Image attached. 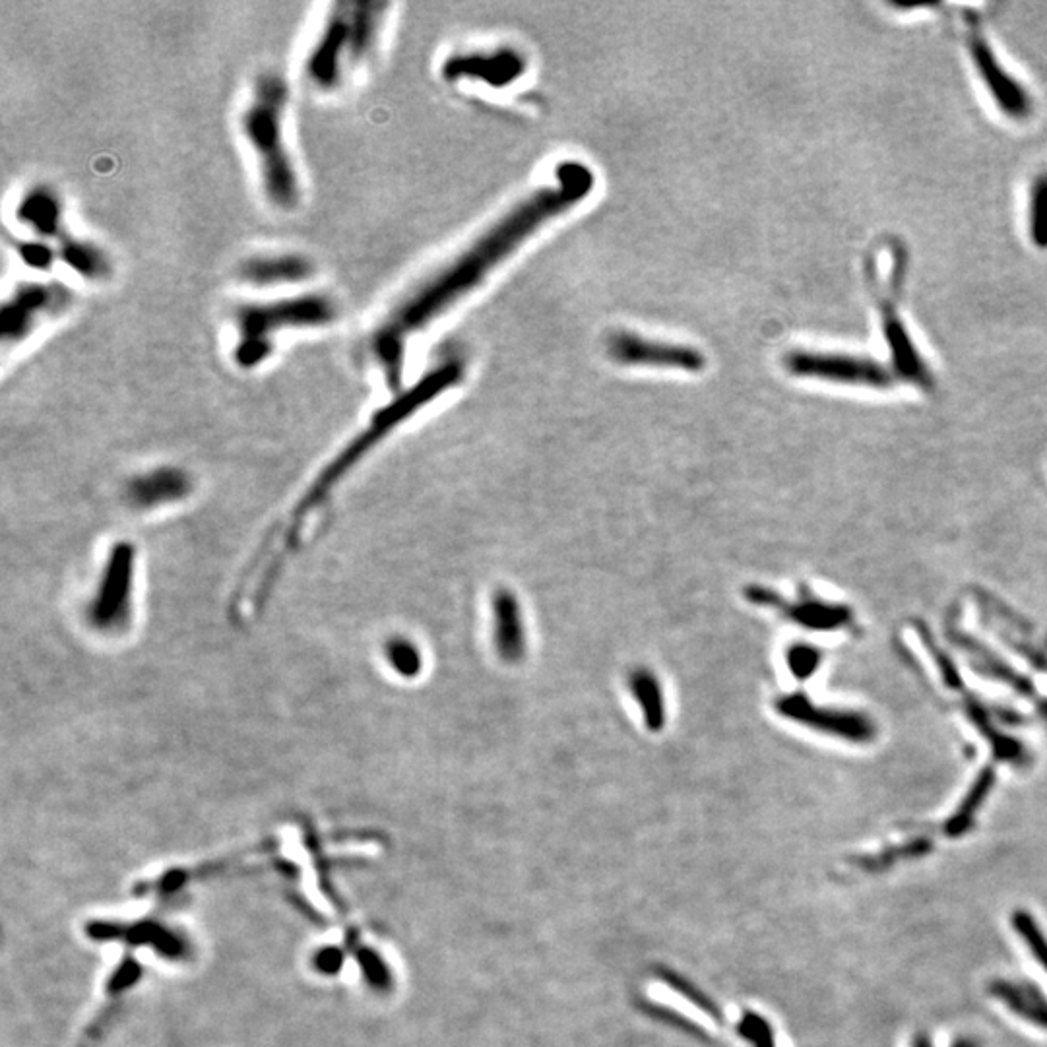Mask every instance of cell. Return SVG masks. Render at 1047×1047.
Listing matches in <instances>:
<instances>
[{"label":"cell","instance_id":"cell-1","mask_svg":"<svg viewBox=\"0 0 1047 1047\" xmlns=\"http://www.w3.org/2000/svg\"><path fill=\"white\" fill-rule=\"evenodd\" d=\"M596 187L594 171L580 161H563L553 181L520 200L507 214L443 266L406 291L375 324L367 351L382 381L398 390L413 338L466 299L485 278L516 253L543 225L578 206Z\"/></svg>","mask_w":1047,"mask_h":1047},{"label":"cell","instance_id":"cell-2","mask_svg":"<svg viewBox=\"0 0 1047 1047\" xmlns=\"http://www.w3.org/2000/svg\"><path fill=\"white\" fill-rule=\"evenodd\" d=\"M291 90L286 76L274 68L256 74L241 115L239 132L245 140L268 206L293 212L303 200L299 167L287 138Z\"/></svg>","mask_w":1047,"mask_h":1047},{"label":"cell","instance_id":"cell-3","mask_svg":"<svg viewBox=\"0 0 1047 1047\" xmlns=\"http://www.w3.org/2000/svg\"><path fill=\"white\" fill-rule=\"evenodd\" d=\"M392 4L338 0L328 4L305 57L303 78L320 94L342 90L379 51Z\"/></svg>","mask_w":1047,"mask_h":1047},{"label":"cell","instance_id":"cell-4","mask_svg":"<svg viewBox=\"0 0 1047 1047\" xmlns=\"http://www.w3.org/2000/svg\"><path fill=\"white\" fill-rule=\"evenodd\" d=\"M342 317L338 299L326 291H299L272 299H256L235 305L231 313L233 342L229 357L241 371H256L266 365L278 340L293 332H313L334 326Z\"/></svg>","mask_w":1047,"mask_h":1047},{"label":"cell","instance_id":"cell-5","mask_svg":"<svg viewBox=\"0 0 1047 1047\" xmlns=\"http://www.w3.org/2000/svg\"><path fill=\"white\" fill-rule=\"evenodd\" d=\"M462 377L464 365L458 359H446L425 371L421 379L406 386V390L402 388L394 400L371 415L367 427L349 441L338 454V460L351 470L353 464H357L367 452H371V448L384 441L396 427L408 421L413 413L419 412L429 402L437 400L448 388L456 386Z\"/></svg>","mask_w":1047,"mask_h":1047},{"label":"cell","instance_id":"cell-6","mask_svg":"<svg viewBox=\"0 0 1047 1047\" xmlns=\"http://www.w3.org/2000/svg\"><path fill=\"white\" fill-rule=\"evenodd\" d=\"M74 303V291L57 280H24L4 295L0 307L2 348H18Z\"/></svg>","mask_w":1047,"mask_h":1047},{"label":"cell","instance_id":"cell-7","mask_svg":"<svg viewBox=\"0 0 1047 1047\" xmlns=\"http://www.w3.org/2000/svg\"><path fill=\"white\" fill-rule=\"evenodd\" d=\"M786 369L794 377L817 379V381L861 384L885 388L892 382V373L873 359H863L844 353H821L795 349L784 357Z\"/></svg>","mask_w":1047,"mask_h":1047},{"label":"cell","instance_id":"cell-8","mask_svg":"<svg viewBox=\"0 0 1047 1047\" xmlns=\"http://www.w3.org/2000/svg\"><path fill=\"white\" fill-rule=\"evenodd\" d=\"M607 351L613 361L627 367H652L700 373L706 367L702 351L685 344L652 340L635 332H615L607 340Z\"/></svg>","mask_w":1047,"mask_h":1047},{"label":"cell","instance_id":"cell-9","mask_svg":"<svg viewBox=\"0 0 1047 1047\" xmlns=\"http://www.w3.org/2000/svg\"><path fill=\"white\" fill-rule=\"evenodd\" d=\"M235 276L253 289L303 286L315 276V262L299 251H266L239 260Z\"/></svg>","mask_w":1047,"mask_h":1047},{"label":"cell","instance_id":"cell-10","mask_svg":"<svg viewBox=\"0 0 1047 1047\" xmlns=\"http://www.w3.org/2000/svg\"><path fill=\"white\" fill-rule=\"evenodd\" d=\"M968 49L974 66L980 72L985 88L997 103V107L1015 121L1028 119L1032 113V99L1028 96L1026 88L1013 78V74L1005 70V66L997 59L995 51L987 43L980 28L970 30Z\"/></svg>","mask_w":1047,"mask_h":1047},{"label":"cell","instance_id":"cell-11","mask_svg":"<svg viewBox=\"0 0 1047 1047\" xmlns=\"http://www.w3.org/2000/svg\"><path fill=\"white\" fill-rule=\"evenodd\" d=\"M14 220L33 239L53 245L68 233L63 196L47 183H33L18 196Z\"/></svg>","mask_w":1047,"mask_h":1047},{"label":"cell","instance_id":"cell-12","mask_svg":"<svg viewBox=\"0 0 1047 1047\" xmlns=\"http://www.w3.org/2000/svg\"><path fill=\"white\" fill-rule=\"evenodd\" d=\"M776 710L788 718L794 720L801 726L823 731L828 735H836L848 741L865 743L873 737V726L867 718L852 714V712H838L815 706L809 698L803 695H788L776 702Z\"/></svg>","mask_w":1047,"mask_h":1047},{"label":"cell","instance_id":"cell-13","mask_svg":"<svg viewBox=\"0 0 1047 1047\" xmlns=\"http://www.w3.org/2000/svg\"><path fill=\"white\" fill-rule=\"evenodd\" d=\"M493 644L505 664H518L526 656V629L522 609L514 592L499 590L491 600Z\"/></svg>","mask_w":1047,"mask_h":1047},{"label":"cell","instance_id":"cell-14","mask_svg":"<svg viewBox=\"0 0 1047 1047\" xmlns=\"http://www.w3.org/2000/svg\"><path fill=\"white\" fill-rule=\"evenodd\" d=\"M745 596H747L749 602L755 603V605L780 609L794 623L805 627V629H813V631H830V629H836V627L848 623V619H850V611L846 607L826 605V603L811 602V600L788 603L784 602L778 594H774L772 590L759 588V586L747 588Z\"/></svg>","mask_w":1047,"mask_h":1047},{"label":"cell","instance_id":"cell-15","mask_svg":"<svg viewBox=\"0 0 1047 1047\" xmlns=\"http://www.w3.org/2000/svg\"><path fill=\"white\" fill-rule=\"evenodd\" d=\"M55 247L59 254V262L80 280L90 284H101L113 276V256L97 241L68 231L59 243H55Z\"/></svg>","mask_w":1047,"mask_h":1047},{"label":"cell","instance_id":"cell-16","mask_svg":"<svg viewBox=\"0 0 1047 1047\" xmlns=\"http://www.w3.org/2000/svg\"><path fill=\"white\" fill-rule=\"evenodd\" d=\"M879 309H881V318H883V334L887 338L890 357H892L896 373L908 381L916 382L923 388H927L931 384L929 371L921 359L920 351L914 346L898 309L887 299L881 301Z\"/></svg>","mask_w":1047,"mask_h":1047},{"label":"cell","instance_id":"cell-17","mask_svg":"<svg viewBox=\"0 0 1047 1047\" xmlns=\"http://www.w3.org/2000/svg\"><path fill=\"white\" fill-rule=\"evenodd\" d=\"M111 567L107 569L105 584L101 590V596L97 600L96 615L94 621L99 625L111 627L117 623V615H121L127 609L128 594H130V574H132V551L125 545L111 557Z\"/></svg>","mask_w":1047,"mask_h":1047},{"label":"cell","instance_id":"cell-18","mask_svg":"<svg viewBox=\"0 0 1047 1047\" xmlns=\"http://www.w3.org/2000/svg\"><path fill=\"white\" fill-rule=\"evenodd\" d=\"M989 993L999 999L1009 1011L1047 1030V997L1028 982L995 980L989 985Z\"/></svg>","mask_w":1047,"mask_h":1047},{"label":"cell","instance_id":"cell-19","mask_svg":"<svg viewBox=\"0 0 1047 1047\" xmlns=\"http://www.w3.org/2000/svg\"><path fill=\"white\" fill-rule=\"evenodd\" d=\"M629 691L640 706L642 720L650 731H662L666 726V700L664 689L654 671L648 667H636L629 673Z\"/></svg>","mask_w":1047,"mask_h":1047},{"label":"cell","instance_id":"cell-20","mask_svg":"<svg viewBox=\"0 0 1047 1047\" xmlns=\"http://www.w3.org/2000/svg\"><path fill=\"white\" fill-rule=\"evenodd\" d=\"M520 64L514 59V53H497V55H460L452 57L445 64V76L448 80H456L460 76H477L487 78L491 70V80L499 82V78H512L516 74V66Z\"/></svg>","mask_w":1047,"mask_h":1047},{"label":"cell","instance_id":"cell-21","mask_svg":"<svg viewBox=\"0 0 1047 1047\" xmlns=\"http://www.w3.org/2000/svg\"><path fill=\"white\" fill-rule=\"evenodd\" d=\"M993 782H995V774L991 770H985L984 774L978 778V782L974 784V788L970 790V794L966 795V799L962 801L960 809L952 815L951 821L945 826V832L949 836L952 838L962 836L964 832L970 830V826L974 825V817L980 811Z\"/></svg>","mask_w":1047,"mask_h":1047},{"label":"cell","instance_id":"cell-22","mask_svg":"<svg viewBox=\"0 0 1047 1047\" xmlns=\"http://www.w3.org/2000/svg\"><path fill=\"white\" fill-rule=\"evenodd\" d=\"M14 253L18 254V258L28 268H32L33 272H39V274L51 272L53 266L59 262L57 247L53 243L33 239V237L14 241Z\"/></svg>","mask_w":1047,"mask_h":1047},{"label":"cell","instance_id":"cell-23","mask_svg":"<svg viewBox=\"0 0 1047 1047\" xmlns=\"http://www.w3.org/2000/svg\"><path fill=\"white\" fill-rule=\"evenodd\" d=\"M1030 237L1038 249L1047 251V175L1034 181L1030 194Z\"/></svg>","mask_w":1047,"mask_h":1047},{"label":"cell","instance_id":"cell-24","mask_svg":"<svg viewBox=\"0 0 1047 1047\" xmlns=\"http://www.w3.org/2000/svg\"><path fill=\"white\" fill-rule=\"evenodd\" d=\"M140 481L136 495L142 503H159L161 499H169V495H181L185 489L183 477L175 472H158Z\"/></svg>","mask_w":1047,"mask_h":1047},{"label":"cell","instance_id":"cell-25","mask_svg":"<svg viewBox=\"0 0 1047 1047\" xmlns=\"http://www.w3.org/2000/svg\"><path fill=\"white\" fill-rule=\"evenodd\" d=\"M1013 925H1015L1016 933L1022 937V941L1028 945V949L1034 954V958L1038 960V964L1047 972V937L1044 935V931L1038 927V923L1034 921V918L1028 912H1024V910L1015 912Z\"/></svg>","mask_w":1047,"mask_h":1047},{"label":"cell","instance_id":"cell-26","mask_svg":"<svg viewBox=\"0 0 1047 1047\" xmlns=\"http://www.w3.org/2000/svg\"><path fill=\"white\" fill-rule=\"evenodd\" d=\"M386 650H388L390 664L400 675L415 677L421 671V666H423L421 654L410 640H402V638L392 640Z\"/></svg>","mask_w":1047,"mask_h":1047},{"label":"cell","instance_id":"cell-27","mask_svg":"<svg viewBox=\"0 0 1047 1047\" xmlns=\"http://www.w3.org/2000/svg\"><path fill=\"white\" fill-rule=\"evenodd\" d=\"M821 660V652L809 644H794L786 652V664L797 679L811 677L819 669Z\"/></svg>","mask_w":1047,"mask_h":1047},{"label":"cell","instance_id":"cell-28","mask_svg":"<svg viewBox=\"0 0 1047 1047\" xmlns=\"http://www.w3.org/2000/svg\"><path fill=\"white\" fill-rule=\"evenodd\" d=\"M952 1047H980V1046H978V1042H974V1040H958V1042H956V1044H954V1046H952Z\"/></svg>","mask_w":1047,"mask_h":1047},{"label":"cell","instance_id":"cell-29","mask_svg":"<svg viewBox=\"0 0 1047 1047\" xmlns=\"http://www.w3.org/2000/svg\"><path fill=\"white\" fill-rule=\"evenodd\" d=\"M914 1047H931V1044H929V1040L925 1036H918L916 1042H914Z\"/></svg>","mask_w":1047,"mask_h":1047}]
</instances>
